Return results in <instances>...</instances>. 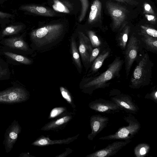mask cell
Instances as JSON below:
<instances>
[{
    "mask_svg": "<svg viewBox=\"0 0 157 157\" xmlns=\"http://www.w3.org/2000/svg\"><path fill=\"white\" fill-rule=\"evenodd\" d=\"M136 61V65L132 74L129 87L139 89L150 84L154 64L148 53L144 49Z\"/></svg>",
    "mask_w": 157,
    "mask_h": 157,
    "instance_id": "1",
    "label": "cell"
},
{
    "mask_svg": "<svg viewBox=\"0 0 157 157\" xmlns=\"http://www.w3.org/2000/svg\"><path fill=\"white\" fill-rule=\"evenodd\" d=\"M124 63L123 59L120 56L116 57L108 66L105 71L90 79L83 87L87 89L88 93L90 94L96 90L109 87L111 84L110 80L120 77V72Z\"/></svg>",
    "mask_w": 157,
    "mask_h": 157,
    "instance_id": "2",
    "label": "cell"
},
{
    "mask_svg": "<svg viewBox=\"0 0 157 157\" xmlns=\"http://www.w3.org/2000/svg\"><path fill=\"white\" fill-rule=\"evenodd\" d=\"M63 30V26L60 24H51L32 31L30 36L33 41L38 45L48 44L59 38Z\"/></svg>",
    "mask_w": 157,
    "mask_h": 157,
    "instance_id": "3",
    "label": "cell"
},
{
    "mask_svg": "<svg viewBox=\"0 0 157 157\" xmlns=\"http://www.w3.org/2000/svg\"><path fill=\"white\" fill-rule=\"evenodd\" d=\"M128 123V125L120 127L114 133L100 137V140H131L138 133L141 128V124L138 120L131 114L129 113L123 117Z\"/></svg>",
    "mask_w": 157,
    "mask_h": 157,
    "instance_id": "4",
    "label": "cell"
},
{
    "mask_svg": "<svg viewBox=\"0 0 157 157\" xmlns=\"http://www.w3.org/2000/svg\"><path fill=\"white\" fill-rule=\"evenodd\" d=\"M143 48L136 34L133 33L130 35L125 48L123 52L125 71L127 78L131 68Z\"/></svg>",
    "mask_w": 157,
    "mask_h": 157,
    "instance_id": "5",
    "label": "cell"
},
{
    "mask_svg": "<svg viewBox=\"0 0 157 157\" xmlns=\"http://www.w3.org/2000/svg\"><path fill=\"white\" fill-rule=\"evenodd\" d=\"M106 6L113 20V30H119L126 17L127 10L124 7L111 2H107Z\"/></svg>",
    "mask_w": 157,
    "mask_h": 157,
    "instance_id": "6",
    "label": "cell"
},
{
    "mask_svg": "<svg viewBox=\"0 0 157 157\" xmlns=\"http://www.w3.org/2000/svg\"><path fill=\"white\" fill-rule=\"evenodd\" d=\"M28 98V93L21 88H12L0 92V103L20 102L25 101Z\"/></svg>",
    "mask_w": 157,
    "mask_h": 157,
    "instance_id": "7",
    "label": "cell"
},
{
    "mask_svg": "<svg viewBox=\"0 0 157 157\" xmlns=\"http://www.w3.org/2000/svg\"><path fill=\"white\" fill-rule=\"evenodd\" d=\"M88 106L91 109L101 113L113 114L122 110L112 101L101 98L91 101L89 103Z\"/></svg>",
    "mask_w": 157,
    "mask_h": 157,
    "instance_id": "8",
    "label": "cell"
},
{
    "mask_svg": "<svg viewBox=\"0 0 157 157\" xmlns=\"http://www.w3.org/2000/svg\"><path fill=\"white\" fill-rule=\"evenodd\" d=\"M131 141V140L115 141L103 149L88 155L86 157H109L116 155L119 150Z\"/></svg>",
    "mask_w": 157,
    "mask_h": 157,
    "instance_id": "9",
    "label": "cell"
},
{
    "mask_svg": "<svg viewBox=\"0 0 157 157\" xmlns=\"http://www.w3.org/2000/svg\"><path fill=\"white\" fill-rule=\"evenodd\" d=\"M111 100L114 102L122 110L130 114H136L139 109L134 102L132 98L129 95L120 94L110 98Z\"/></svg>",
    "mask_w": 157,
    "mask_h": 157,
    "instance_id": "10",
    "label": "cell"
},
{
    "mask_svg": "<svg viewBox=\"0 0 157 157\" xmlns=\"http://www.w3.org/2000/svg\"><path fill=\"white\" fill-rule=\"evenodd\" d=\"M109 118L100 114L92 116L90 119L91 132L87 136V138L93 140L95 136L105 128L108 123Z\"/></svg>",
    "mask_w": 157,
    "mask_h": 157,
    "instance_id": "11",
    "label": "cell"
},
{
    "mask_svg": "<svg viewBox=\"0 0 157 157\" xmlns=\"http://www.w3.org/2000/svg\"><path fill=\"white\" fill-rule=\"evenodd\" d=\"M79 44L78 50L83 62L87 65L93 49L90 39L83 33L79 32Z\"/></svg>",
    "mask_w": 157,
    "mask_h": 157,
    "instance_id": "12",
    "label": "cell"
},
{
    "mask_svg": "<svg viewBox=\"0 0 157 157\" xmlns=\"http://www.w3.org/2000/svg\"><path fill=\"white\" fill-rule=\"evenodd\" d=\"M79 134L66 139L52 140L49 137L41 136L34 141L32 144L33 146L43 147L54 144H68L77 139Z\"/></svg>",
    "mask_w": 157,
    "mask_h": 157,
    "instance_id": "13",
    "label": "cell"
},
{
    "mask_svg": "<svg viewBox=\"0 0 157 157\" xmlns=\"http://www.w3.org/2000/svg\"><path fill=\"white\" fill-rule=\"evenodd\" d=\"M20 131L21 127L18 124L17 122H13L6 135L5 145L7 152L10 151L13 147Z\"/></svg>",
    "mask_w": 157,
    "mask_h": 157,
    "instance_id": "14",
    "label": "cell"
},
{
    "mask_svg": "<svg viewBox=\"0 0 157 157\" xmlns=\"http://www.w3.org/2000/svg\"><path fill=\"white\" fill-rule=\"evenodd\" d=\"M145 50L157 53V38L142 34L136 33Z\"/></svg>",
    "mask_w": 157,
    "mask_h": 157,
    "instance_id": "15",
    "label": "cell"
},
{
    "mask_svg": "<svg viewBox=\"0 0 157 157\" xmlns=\"http://www.w3.org/2000/svg\"><path fill=\"white\" fill-rule=\"evenodd\" d=\"M111 49L109 47L103 49L93 62L90 70L91 74H98V72L104 61L110 56Z\"/></svg>",
    "mask_w": 157,
    "mask_h": 157,
    "instance_id": "16",
    "label": "cell"
},
{
    "mask_svg": "<svg viewBox=\"0 0 157 157\" xmlns=\"http://www.w3.org/2000/svg\"><path fill=\"white\" fill-rule=\"evenodd\" d=\"M72 118V116L71 115L62 116L60 118L52 121L46 124L40 130L44 131H47L57 129L65 126Z\"/></svg>",
    "mask_w": 157,
    "mask_h": 157,
    "instance_id": "17",
    "label": "cell"
},
{
    "mask_svg": "<svg viewBox=\"0 0 157 157\" xmlns=\"http://www.w3.org/2000/svg\"><path fill=\"white\" fill-rule=\"evenodd\" d=\"M20 10L26 11L36 14L52 17L54 15V12L51 10L44 7L33 5H25L20 6Z\"/></svg>",
    "mask_w": 157,
    "mask_h": 157,
    "instance_id": "18",
    "label": "cell"
},
{
    "mask_svg": "<svg viewBox=\"0 0 157 157\" xmlns=\"http://www.w3.org/2000/svg\"><path fill=\"white\" fill-rule=\"evenodd\" d=\"M121 28L119 30L120 32L117 35L116 40L118 46L124 51L130 36L131 28L130 26L126 25Z\"/></svg>",
    "mask_w": 157,
    "mask_h": 157,
    "instance_id": "19",
    "label": "cell"
},
{
    "mask_svg": "<svg viewBox=\"0 0 157 157\" xmlns=\"http://www.w3.org/2000/svg\"><path fill=\"white\" fill-rule=\"evenodd\" d=\"M102 5L99 0H95L91 4L88 21L89 23L95 21L101 17Z\"/></svg>",
    "mask_w": 157,
    "mask_h": 157,
    "instance_id": "20",
    "label": "cell"
},
{
    "mask_svg": "<svg viewBox=\"0 0 157 157\" xmlns=\"http://www.w3.org/2000/svg\"><path fill=\"white\" fill-rule=\"evenodd\" d=\"M87 34L93 48L98 47L106 48L109 47L106 41L98 36L94 31H88Z\"/></svg>",
    "mask_w": 157,
    "mask_h": 157,
    "instance_id": "21",
    "label": "cell"
},
{
    "mask_svg": "<svg viewBox=\"0 0 157 157\" xmlns=\"http://www.w3.org/2000/svg\"><path fill=\"white\" fill-rule=\"evenodd\" d=\"M6 44L10 47L23 50L28 49V46L24 41L20 37H13L5 40Z\"/></svg>",
    "mask_w": 157,
    "mask_h": 157,
    "instance_id": "22",
    "label": "cell"
},
{
    "mask_svg": "<svg viewBox=\"0 0 157 157\" xmlns=\"http://www.w3.org/2000/svg\"><path fill=\"white\" fill-rule=\"evenodd\" d=\"M150 149L149 144L146 143H141L134 148V153L136 157H144L149 152Z\"/></svg>",
    "mask_w": 157,
    "mask_h": 157,
    "instance_id": "23",
    "label": "cell"
},
{
    "mask_svg": "<svg viewBox=\"0 0 157 157\" xmlns=\"http://www.w3.org/2000/svg\"><path fill=\"white\" fill-rule=\"evenodd\" d=\"M71 49L73 59L75 63L80 68H81V64L78 51L77 48L75 40L72 38L71 41Z\"/></svg>",
    "mask_w": 157,
    "mask_h": 157,
    "instance_id": "24",
    "label": "cell"
},
{
    "mask_svg": "<svg viewBox=\"0 0 157 157\" xmlns=\"http://www.w3.org/2000/svg\"><path fill=\"white\" fill-rule=\"evenodd\" d=\"M138 33L144 34L157 38V30L153 28L146 25H141Z\"/></svg>",
    "mask_w": 157,
    "mask_h": 157,
    "instance_id": "25",
    "label": "cell"
},
{
    "mask_svg": "<svg viewBox=\"0 0 157 157\" xmlns=\"http://www.w3.org/2000/svg\"><path fill=\"white\" fill-rule=\"evenodd\" d=\"M4 53L9 57L20 63L25 64H29L31 63L30 59L24 56L9 52H4Z\"/></svg>",
    "mask_w": 157,
    "mask_h": 157,
    "instance_id": "26",
    "label": "cell"
},
{
    "mask_svg": "<svg viewBox=\"0 0 157 157\" xmlns=\"http://www.w3.org/2000/svg\"><path fill=\"white\" fill-rule=\"evenodd\" d=\"M23 26L21 25H11L5 28L2 32V36H5L16 34L21 31Z\"/></svg>",
    "mask_w": 157,
    "mask_h": 157,
    "instance_id": "27",
    "label": "cell"
},
{
    "mask_svg": "<svg viewBox=\"0 0 157 157\" xmlns=\"http://www.w3.org/2000/svg\"><path fill=\"white\" fill-rule=\"evenodd\" d=\"M66 108L64 107H55L50 112L48 117L49 119L56 118L59 116L64 115L66 112Z\"/></svg>",
    "mask_w": 157,
    "mask_h": 157,
    "instance_id": "28",
    "label": "cell"
},
{
    "mask_svg": "<svg viewBox=\"0 0 157 157\" xmlns=\"http://www.w3.org/2000/svg\"><path fill=\"white\" fill-rule=\"evenodd\" d=\"M60 90L62 97L74 108H75L72 97L69 91L63 86L60 87Z\"/></svg>",
    "mask_w": 157,
    "mask_h": 157,
    "instance_id": "29",
    "label": "cell"
},
{
    "mask_svg": "<svg viewBox=\"0 0 157 157\" xmlns=\"http://www.w3.org/2000/svg\"><path fill=\"white\" fill-rule=\"evenodd\" d=\"M52 5L53 9L56 11L61 12L68 13L69 11L67 8L58 0H54Z\"/></svg>",
    "mask_w": 157,
    "mask_h": 157,
    "instance_id": "30",
    "label": "cell"
},
{
    "mask_svg": "<svg viewBox=\"0 0 157 157\" xmlns=\"http://www.w3.org/2000/svg\"><path fill=\"white\" fill-rule=\"evenodd\" d=\"M105 48L101 47H98L93 48L89 59V64L92 65L94 61L99 55V53Z\"/></svg>",
    "mask_w": 157,
    "mask_h": 157,
    "instance_id": "31",
    "label": "cell"
},
{
    "mask_svg": "<svg viewBox=\"0 0 157 157\" xmlns=\"http://www.w3.org/2000/svg\"><path fill=\"white\" fill-rule=\"evenodd\" d=\"M82 4V11L79 17L80 21H82L84 18L88 6V0H79Z\"/></svg>",
    "mask_w": 157,
    "mask_h": 157,
    "instance_id": "32",
    "label": "cell"
},
{
    "mask_svg": "<svg viewBox=\"0 0 157 157\" xmlns=\"http://www.w3.org/2000/svg\"><path fill=\"white\" fill-rule=\"evenodd\" d=\"M145 98L151 99L157 103V90L156 88L154 89L150 93L147 94Z\"/></svg>",
    "mask_w": 157,
    "mask_h": 157,
    "instance_id": "33",
    "label": "cell"
},
{
    "mask_svg": "<svg viewBox=\"0 0 157 157\" xmlns=\"http://www.w3.org/2000/svg\"><path fill=\"white\" fill-rule=\"evenodd\" d=\"M144 12L147 14H150L154 15L155 12L150 4L147 3H145L144 5Z\"/></svg>",
    "mask_w": 157,
    "mask_h": 157,
    "instance_id": "34",
    "label": "cell"
},
{
    "mask_svg": "<svg viewBox=\"0 0 157 157\" xmlns=\"http://www.w3.org/2000/svg\"><path fill=\"white\" fill-rule=\"evenodd\" d=\"M72 152V150L70 148H66L65 151L62 154L57 155L56 157H65Z\"/></svg>",
    "mask_w": 157,
    "mask_h": 157,
    "instance_id": "35",
    "label": "cell"
},
{
    "mask_svg": "<svg viewBox=\"0 0 157 157\" xmlns=\"http://www.w3.org/2000/svg\"><path fill=\"white\" fill-rule=\"evenodd\" d=\"M145 17L150 21L155 22L156 20V18L154 15L146 14H145Z\"/></svg>",
    "mask_w": 157,
    "mask_h": 157,
    "instance_id": "36",
    "label": "cell"
},
{
    "mask_svg": "<svg viewBox=\"0 0 157 157\" xmlns=\"http://www.w3.org/2000/svg\"><path fill=\"white\" fill-rule=\"evenodd\" d=\"M11 14L0 11V18H4L10 17Z\"/></svg>",
    "mask_w": 157,
    "mask_h": 157,
    "instance_id": "37",
    "label": "cell"
},
{
    "mask_svg": "<svg viewBox=\"0 0 157 157\" xmlns=\"http://www.w3.org/2000/svg\"><path fill=\"white\" fill-rule=\"evenodd\" d=\"M7 72V70H0V78L3 76L6 75Z\"/></svg>",
    "mask_w": 157,
    "mask_h": 157,
    "instance_id": "38",
    "label": "cell"
},
{
    "mask_svg": "<svg viewBox=\"0 0 157 157\" xmlns=\"http://www.w3.org/2000/svg\"><path fill=\"white\" fill-rule=\"evenodd\" d=\"M117 1L123 2L124 3H126L129 4H131L132 0H115Z\"/></svg>",
    "mask_w": 157,
    "mask_h": 157,
    "instance_id": "39",
    "label": "cell"
}]
</instances>
